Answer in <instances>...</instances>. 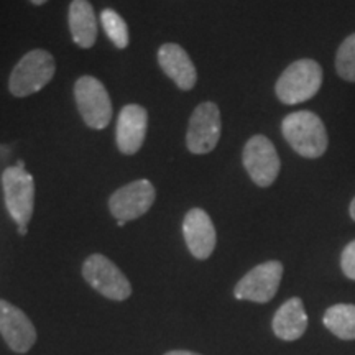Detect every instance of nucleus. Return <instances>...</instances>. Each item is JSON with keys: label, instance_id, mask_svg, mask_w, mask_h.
I'll use <instances>...</instances> for the list:
<instances>
[{"label": "nucleus", "instance_id": "1", "mask_svg": "<svg viewBox=\"0 0 355 355\" xmlns=\"http://www.w3.org/2000/svg\"><path fill=\"white\" fill-rule=\"evenodd\" d=\"M282 132L291 148L303 158L322 157L329 145L321 117L309 110L288 114L282 122Z\"/></svg>", "mask_w": 355, "mask_h": 355}, {"label": "nucleus", "instance_id": "2", "mask_svg": "<svg viewBox=\"0 0 355 355\" xmlns=\"http://www.w3.org/2000/svg\"><path fill=\"white\" fill-rule=\"evenodd\" d=\"M56 73V61L51 53L35 48L20 58L8 78V91L15 97L32 96L42 91Z\"/></svg>", "mask_w": 355, "mask_h": 355}, {"label": "nucleus", "instance_id": "3", "mask_svg": "<svg viewBox=\"0 0 355 355\" xmlns=\"http://www.w3.org/2000/svg\"><path fill=\"white\" fill-rule=\"evenodd\" d=\"M321 86V64L314 60H298L283 71L275 86V92L283 104L296 105L313 99Z\"/></svg>", "mask_w": 355, "mask_h": 355}, {"label": "nucleus", "instance_id": "4", "mask_svg": "<svg viewBox=\"0 0 355 355\" xmlns=\"http://www.w3.org/2000/svg\"><path fill=\"white\" fill-rule=\"evenodd\" d=\"M2 188L8 214L19 227H26L35 209V180L24 162L3 170Z\"/></svg>", "mask_w": 355, "mask_h": 355}, {"label": "nucleus", "instance_id": "5", "mask_svg": "<svg viewBox=\"0 0 355 355\" xmlns=\"http://www.w3.org/2000/svg\"><path fill=\"white\" fill-rule=\"evenodd\" d=\"M74 99L87 127L104 130L112 121V101L107 89L97 78H79L74 84Z\"/></svg>", "mask_w": 355, "mask_h": 355}, {"label": "nucleus", "instance_id": "6", "mask_svg": "<svg viewBox=\"0 0 355 355\" xmlns=\"http://www.w3.org/2000/svg\"><path fill=\"white\" fill-rule=\"evenodd\" d=\"M83 277L97 293L114 301H123L132 295V285L125 275L107 257L94 254L83 263Z\"/></svg>", "mask_w": 355, "mask_h": 355}, {"label": "nucleus", "instance_id": "7", "mask_svg": "<svg viewBox=\"0 0 355 355\" xmlns=\"http://www.w3.org/2000/svg\"><path fill=\"white\" fill-rule=\"evenodd\" d=\"M220 132V110L217 104L211 101L202 102L191 114L188 133H186V146L194 155L211 153L219 144Z\"/></svg>", "mask_w": 355, "mask_h": 355}, {"label": "nucleus", "instance_id": "8", "mask_svg": "<svg viewBox=\"0 0 355 355\" xmlns=\"http://www.w3.org/2000/svg\"><path fill=\"white\" fill-rule=\"evenodd\" d=\"M243 166L252 181L260 188H268L279 175V157L272 140L265 135H254L243 146Z\"/></svg>", "mask_w": 355, "mask_h": 355}, {"label": "nucleus", "instance_id": "9", "mask_svg": "<svg viewBox=\"0 0 355 355\" xmlns=\"http://www.w3.org/2000/svg\"><path fill=\"white\" fill-rule=\"evenodd\" d=\"M283 278V265L278 260H270L252 268L235 285L234 295L237 300L268 303L277 295Z\"/></svg>", "mask_w": 355, "mask_h": 355}, {"label": "nucleus", "instance_id": "10", "mask_svg": "<svg viewBox=\"0 0 355 355\" xmlns=\"http://www.w3.org/2000/svg\"><path fill=\"white\" fill-rule=\"evenodd\" d=\"M157 199V191L148 180L132 181L117 191L109 199V209L117 220H135L150 211Z\"/></svg>", "mask_w": 355, "mask_h": 355}, {"label": "nucleus", "instance_id": "11", "mask_svg": "<svg viewBox=\"0 0 355 355\" xmlns=\"http://www.w3.org/2000/svg\"><path fill=\"white\" fill-rule=\"evenodd\" d=\"M0 334L15 354H26L37 343V329L15 304L0 300Z\"/></svg>", "mask_w": 355, "mask_h": 355}, {"label": "nucleus", "instance_id": "12", "mask_svg": "<svg viewBox=\"0 0 355 355\" xmlns=\"http://www.w3.org/2000/svg\"><path fill=\"white\" fill-rule=\"evenodd\" d=\"M183 235L191 255L198 260H206L212 255L217 242L216 227L209 214L201 207H193L184 216Z\"/></svg>", "mask_w": 355, "mask_h": 355}, {"label": "nucleus", "instance_id": "13", "mask_svg": "<svg viewBox=\"0 0 355 355\" xmlns=\"http://www.w3.org/2000/svg\"><path fill=\"white\" fill-rule=\"evenodd\" d=\"M146 128H148V112L139 104H128L122 107L115 128V144L123 155H135L144 146Z\"/></svg>", "mask_w": 355, "mask_h": 355}, {"label": "nucleus", "instance_id": "14", "mask_svg": "<svg viewBox=\"0 0 355 355\" xmlns=\"http://www.w3.org/2000/svg\"><path fill=\"white\" fill-rule=\"evenodd\" d=\"M158 64L181 91H191L198 83V71L188 51L176 43H165L158 50Z\"/></svg>", "mask_w": 355, "mask_h": 355}, {"label": "nucleus", "instance_id": "15", "mask_svg": "<svg viewBox=\"0 0 355 355\" xmlns=\"http://www.w3.org/2000/svg\"><path fill=\"white\" fill-rule=\"evenodd\" d=\"M68 21L71 38L79 48L87 50V48L94 46L97 40V19L91 2L73 0L69 6Z\"/></svg>", "mask_w": 355, "mask_h": 355}, {"label": "nucleus", "instance_id": "16", "mask_svg": "<svg viewBox=\"0 0 355 355\" xmlns=\"http://www.w3.org/2000/svg\"><path fill=\"white\" fill-rule=\"evenodd\" d=\"M308 327V314L300 298H291L279 306L273 318V332L283 340L300 339Z\"/></svg>", "mask_w": 355, "mask_h": 355}, {"label": "nucleus", "instance_id": "17", "mask_svg": "<svg viewBox=\"0 0 355 355\" xmlns=\"http://www.w3.org/2000/svg\"><path fill=\"white\" fill-rule=\"evenodd\" d=\"M324 326L340 339H355V304H336L324 314Z\"/></svg>", "mask_w": 355, "mask_h": 355}, {"label": "nucleus", "instance_id": "18", "mask_svg": "<svg viewBox=\"0 0 355 355\" xmlns=\"http://www.w3.org/2000/svg\"><path fill=\"white\" fill-rule=\"evenodd\" d=\"M101 24L104 26L105 33L110 42H112L119 50L128 46L130 43V35H128L127 21L119 15L112 8H104L101 13Z\"/></svg>", "mask_w": 355, "mask_h": 355}, {"label": "nucleus", "instance_id": "19", "mask_svg": "<svg viewBox=\"0 0 355 355\" xmlns=\"http://www.w3.org/2000/svg\"><path fill=\"white\" fill-rule=\"evenodd\" d=\"M336 71L344 81L355 83V33L349 35L337 50Z\"/></svg>", "mask_w": 355, "mask_h": 355}, {"label": "nucleus", "instance_id": "20", "mask_svg": "<svg viewBox=\"0 0 355 355\" xmlns=\"http://www.w3.org/2000/svg\"><path fill=\"white\" fill-rule=\"evenodd\" d=\"M340 266H343L345 277L355 279V241L344 248L343 257H340Z\"/></svg>", "mask_w": 355, "mask_h": 355}, {"label": "nucleus", "instance_id": "21", "mask_svg": "<svg viewBox=\"0 0 355 355\" xmlns=\"http://www.w3.org/2000/svg\"><path fill=\"white\" fill-rule=\"evenodd\" d=\"M165 355H199V354L189 352V350H171V352H168Z\"/></svg>", "mask_w": 355, "mask_h": 355}, {"label": "nucleus", "instance_id": "22", "mask_svg": "<svg viewBox=\"0 0 355 355\" xmlns=\"http://www.w3.org/2000/svg\"><path fill=\"white\" fill-rule=\"evenodd\" d=\"M350 217H352V219L355 220V198L352 199V202H350Z\"/></svg>", "mask_w": 355, "mask_h": 355}, {"label": "nucleus", "instance_id": "23", "mask_svg": "<svg viewBox=\"0 0 355 355\" xmlns=\"http://www.w3.org/2000/svg\"><path fill=\"white\" fill-rule=\"evenodd\" d=\"M30 2H32L33 6H43V3H46L48 0H30Z\"/></svg>", "mask_w": 355, "mask_h": 355}, {"label": "nucleus", "instance_id": "24", "mask_svg": "<svg viewBox=\"0 0 355 355\" xmlns=\"http://www.w3.org/2000/svg\"><path fill=\"white\" fill-rule=\"evenodd\" d=\"M26 232H28V229H26V227H19V235H21V237L26 235Z\"/></svg>", "mask_w": 355, "mask_h": 355}, {"label": "nucleus", "instance_id": "25", "mask_svg": "<svg viewBox=\"0 0 355 355\" xmlns=\"http://www.w3.org/2000/svg\"><path fill=\"white\" fill-rule=\"evenodd\" d=\"M117 225H119V227H123V225H125V222H123V220H117Z\"/></svg>", "mask_w": 355, "mask_h": 355}]
</instances>
